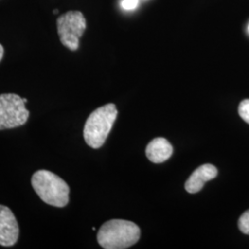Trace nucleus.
Returning a JSON list of instances; mask_svg holds the SVG:
<instances>
[{
  "label": "nucleus",
  "mask_w": 249,
  "mask_h": 249,
  "mask_svg": "<svg viewBox=\"0 0 249 249\" xmlns=\"http://www.w3.org/2000/svg\"><path fill=\"white\" fill-rule=\"evenodd\" d=\"M217 175L218 170L214 165L210 163L203 164L192 173L185 184V188L188 193L195 194L202 189L206 182L213 180Z\"/></svg>",
  "instance_id": "obj_7"
},
{
  "label": "nucleus",
  "mask_w": 249,
  "mask_h": 249,
  "mask_svg": "<svg viewBox=\"0 0 249 249\" xmlns=\"http://www.w3.org/2000/svg\"><path fill=\"white\" fill-rule=\"evenodd\" d=\"M139 4V0H123L121 2V7L126 10L136 9Z\"/></svg>",
  "instance_id": "obj_11"
},
{
  "label": "nucleus",
  "mask_w": 249,
  "mask_h": 249,
  "mask_svg": "<svg viewBox=\"0 0 249 249\" xmlns=\"http://www.w3.org/2000/svg\"><path fill=\"white\" fill-rule=\"evenodd\" d=\"M23 101H24V103H25V104H26L27 102H28V100L25 98H23Z\"/></svg>",
  "instance_id": "obj_14"
},
{
  "label": "nucleus",
  "mask_w": 249,
  "mask_h": 249,
  "mask_svg": "<svg viewBox=\"0 0 249 249\" xmlns=\"http://www.w3.org/2000/svg\"><path fill=\"white\" fill-rule=\"evenodd\" d=\"M3 55H4V48H3L2 45H0V61L2 60Z\"/></svg>",
  "instance_id": "obj_12"
},
{
  "label": "nucleus",
  "mask_w": 249,
  "mask_h": 249,
  "mask_svg": "<svg viewBox=\"0 0 249 249\" xmlns=\"http://www.w3.org/2000/svg\"><path fill=\"white\" fill-rule=\"evenodd\" d=\"M117 117V109L114 104L99 107L89 115L83 129L86 143L92 149L101 148L107 141Z\"/></svg>",
  "instance_id": "obj_3"
},
{
  "label": "nucleus",
  "mask_w": 249,
  "mask_h": 249,
  "mask_svg": "<svg viewBox=\"0 0 249 249\" xmlns=\"http://www.w3.org/2000/svg\"><path fill=\"white\" fill-rule=\"evenodd\" d=\"M29 116L23 98L15 93L0 94V130L23 125Z\"/></svg>",
  "instance_id": "obj_4"
},
{
  "label": "nucleus",
  "mask_w": 249,
  "mask_h": 249,
  "mask_svg": "<svg viewBox=\"0 0 249 249\" xmlns=\"http://www.w3.org/2000/svg\"><path fill=\"white\" fill-rule=\"evenodd\" d=\"M57 34L64 46L76 51L80 46V38L86 30V19L80 11H69L56 20Z\"/></svg>",
  "instance_id": "obj_5"
},
{
  "label": "nucleus",
  "mask_w": 249,
  "mask_h": 249,
  "mask_svg": "<svg viewBox=\"0 0 249 249\" xmlns=\"http://www.w3.org/2000/svg\"><path fill=\"white\" fill-rule=\"evenodd\" d=\"M238 113L242 119L249 124V99L241 102L238 107Z\"/></svg>",
  "instance_id": "obj_10"
},
{
  "label": "nucleus",
  "mask_w": 249,
  "mask_h": 249,
  "mask_svg": "<svg viewBox=\"0 0 249 249\" xmlns=\"http://www.w3.org/2000/svg\"><path fill=\"white\" fill-rule=\"evenodd\" d=\"M31 183L36 194L46 204L63 208L69 203V185L52 172L47 170L36 171L32 177Z\"/></svg>",
  "instance_id": "obj_2"
},
{
  "label": "nucleus",
  "mask_w": 249,
  "mask_h": 249,
  "mask_svg": "<svg viewBox=\"0 0 249 249\" xmlns=\"http://www.w3.org/2000/svg\"></svg>",
  "instance_id": "obj_15"
},
{
  "label": "nucleus",
  "mask_w": 249,
  "mask_h": 249,
  "mask_svg": "<svg viewBox=\"0 0 249 249\" xmlns=\"http://www.w3.org/2000/svg\"><path fill=\"white\" fill-rule=\"evenodd\" d=\"M141 237L136 223L124 220H111L104 223L98 233L99 245L105 249H125L135 245Z\"/></svg>",
  "instance_id": "obj_1"
},
{
  "label": "nucleus",
  "mask_w": 249,
  "mask_h": 249,
  "mask_svg": "<svg viewBox=\"0 0 249 249\" xmlns=\"http://www.w3.org/2000/svg\"><path fill=\"white\" fill-rule=\"evenodd\" d=\"M59 11H58V9H54L53 10V14H57Z\"/></svg>",
  "instance_id": "obj_13"
},
{
  "label": "nucleus",
  "mask_w": 249,
  "mask_h": 249,
  "mask_svg": "<svg viewBox=\"0 0 249 249\" xmlns=\"http://www.w3.org/2000/svg\"><path fill=\"white\" fill-rule=\"evenodd\" d=\"M238 227L243 233L249 235V210L241 215L238 221Z\"/></svg>",
  "instance_id": "obj_9"
},
{
  "label": "nucleus",
  "mask_w": 249,
  "mask_h": 249,
  "mask_svg": "<svg viewBox=\"0 0 249 249\" xmlns=\"http://www.w3.org/2000/svg\"><path fill=\"white\" fill-rule=\"evenodd\" d=\"M173 154V147L163 138H156L148 144L146 155L154 163H160L168 160Z\"/></svg>",
  "instance_id": "obj_8"
},
{
  "label": "nucleus",
  "mask_w": 249,
  "mask_h": 249,
  "mask_svg": "<svg viewBox=\"0 0 249 249\" xmlns=\"http://www.w3.org/2000/svg\"><path fill=\"white\" fill-rule=\"evenodd\" d=\"M19 229L15 215L6 206L0 205V246L12 247L18 239Z\"/></svg>",
  "instance_id": "obj_6"
}]
</instances>
